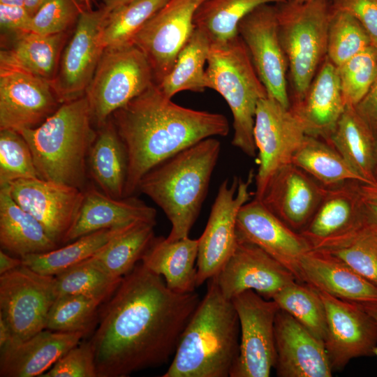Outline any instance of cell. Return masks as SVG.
Here are the masks:
<instances>
[{"mask_svg": "<svg viewBox=\"0 0 377 377\" xmlns=\"http://www.w3.org/2000/svg\"><path fill=\"white\" fill-rule=\"evenodd\" d=\"M200 300L171 290L141 263L99 309L90 342L98 377H126L166 364Z\"/></svg>", "mask_w": 377, "mask_h": 377, "instance_id": "1", "label": "cell"}, {"mask_svg": "<svg viewBox=\"0 0 377 377\" xmlns=\"http://www.w3.org/2000/svg\"><path fill=\"white\" fill-rule=\"evenodd\" d=\"M110 118L128 156L124 197L133 195L143 176L158 164L204 139L226 136L230 130L223 114L179 105L156 83Z\"/></svg>", "mask_w": 377, "mask_h": 377, "instance_id": "2", "label": "cell"}, {"mask_svg": "<svg viewBox=\"0 0 377 377\" xmlns=\"http://www.w3.org/2000/svg\"><path fill=\"white\" fill-rule=\"evenodd\" d=\"M187 323L162 377H228L239 350V321L216 276Z\"/></svg>", "mask_w": 377, "mask_h": 377, "instance_id": "3", "label": "cell"}, {"mask_svg": "<svg viewBox=\"0 0 377 377\" xmlns=\"http://www.w3.org/2000/svg\"><path fill=\"white\" fill-rule=\"evenodd\" d=\"M220 151L215 137L204 139L158 164L140 181L138 191L151 199L171 223L168 241L188 237Z\"/></svg>", "mask_w": 377, "mask_h": 377, "instance_id": "4", "label": "cell"}, {"mask_svg": "<svg viewBox=\"0 0 377 377\" xmlns=\"http://www.w3.org/2000/svg\"><path fill=\"white\" fill-rule=\"evenodd\" d=\"M85 95L61 103L38 127L19 132L28 143L40 178L84 190L87 161L96 138Z\"/></svg>", "mask_w": 377, "mask_h": 377, "instance_id": "5", "label": "cell"}, {"mask_svg": "<svg viewBox=\"0 0 377 377\" xmlns=\"http://www.w3.org/2000/svg\"><path fill=\"white\" fill-rule=\"evenodd\" d=\"M207 88L217 91L228 103L233 118V146L253 157L255 115L258 101L267 95L248 50L238 36L224 43H211L207 68Z\"/></svg>", "mask_w": 377, "mask_h": 377, "instance_id": "6", "label": "cell"}, {"mask_svg": "<svg viewBox=\"0 0 377 377\" xmlns=\"http://www.w3.org/2000/svg\"><path fill=\"white\" fill-rule=\"evenodd\" d=\"M279 38L288 63L290 105L305 95L327 57L331 0H286L274 4Z\"/></svg>", "mask_w": 377, "mask_h": 377, "instance_id": "7", "label": "cell"}, {"mask_svg": "<svg viewBox=\"0 0 377 377\" xmlns=\"http://www.w3.org/2000/svg\"><path fill=\"white\" fill-rule=\"evenodd\" d=\"M154 83L151 66L136 45L105 49L84 94L94 123L101 126Z\"/></svg>", "mask_w": 377, "mask_h": 377, "instance_id": "8", "label": "cell"}, {"mask_svg": "<svg viewBox=\"0 0 377 377\" xmlns=\"http://www.w3.org/2000/svg\"><path fill=\"white\" fill-rule=\"evenodd\" d=\"M57 297L54 276L22 265L0 275V316L10 330L11 342L25 341L45 330Z\"/></svg>", "mask_w": 377, "mask_h": 377, "instance_id": "9", "label": "cell"}, {"mask_svg": "<svg viewBox=\"0 0 377 377\" xmlns=\"http://www.w3.org/2000/svg\"><path fill=\"white\" fill-rule=\"evenodd\" d=\"M231 301L239 318L240 341L230 377H269L276 363L274 324L280 308L252 290Z\"/></svg>", "mask_w": 377, "mask_h": 377, "instance_id": "10", "label": "cell"}, {"mask_svg": "<svg viewBox=\"0 0 377 377\" xmlns=\"http://www.w3.org/2000/svg\"><path fill=\"white\" fill-rule=\"evenodd\" d=\"M306 134L293 111L267 96L257 105L253 138L258 150V169L255 175V198L260 200L272 176L292 163Z\"/></svg>", "mask_w": 377, "mask_h": 377, "instance_id": "11", "label": "cell"}, {"mask_svg": "<svg viewBox=\"0 0 377 377\" xmlns=\"http://www.w3.org/2000/svg\"><path fill=\"white\" fill-rule=\"evenodd\" d=\"M255 175L246 181L225 179L219 186L207 226L198 240L196 286L215 276L229 259L237 243L236 223L240 208L250 200L249 186Z\"/></svg>", "mask_w": 377, "mask_h": 377, "instance_id": "12", "label": "cell"}, {"mask_svg": "<svg viewBox=\"0 0 377 377\" xmlns=\"http://www.w3.org/2000/svg\"><path fill=\"white\" fill-rule=\"evenodd\" d=\"M109 13L103 6L81 12L52 82L61 103L84 96L104 51L101 31Z\"/></svg>", "mask_w": 377, "mask_h": 377, "instance_id": "13", "label": "cell"}, {"mask_svg": "<svg viewBox=\"0 0 377 377\" xmlns=\"http://www.w3.org/2000/svg\"><path fill=\"white\" fill-rule=\"evenodd\" d=\"M237 31L268 96L289 108L288 63L279 38L275 5L256 8L241 20Z\"/></svg>", "mask_w": 377, "mask_h": 377, "instance_id": "14", "label": "cell"}, {"mask_svg": "<svg viewBox=\"0 0 377 377\" xmlns=\"http://www.w3.org/2000/svg\"><path fill=\"white\" fill-rule=\"evenodd\" d=\"M61 104L51 82L0 64V130L20 132L38 127Z\"/></svg>", "mask_w": 377, "mask_h": 377, "instance_id": "15", "label": "cell"}, {"mask_svg": "<svg viewBox=\"0 0 377 377\" xmlns=\"http://www.w3.org/2000/svg\"><path fill=\"white\" fill-rule=\"evenodd\" d=\"M205 1L168 0L135 36L133 44L147 57L156 84L171 71L195 29V13Z\"/></svg>", "mask_w": 377, "mask_h": 377, "instance_id": "16", "label": "cell"}, {"mask_svg": "<svg viewBox=\"0 0 377 377\" xmlns=\"http://www.w3.org/2000/svg\"><path fill=\"white\" fill-rule=\"evenodd\" d=\"M325 308L324 341L332 371H340L353 359L374 355L377 320L368 308L318 290Z\"/></svg>", "mask_w": 377, "mask_h": 377, "instance_id": "17", "label": "cell"}, {"mask_svg": "<svg viewBox=\"0 0 377 377\" xmlns=\"http://www.w3.org/2000/svg\"><path fill=\"white\" fill-rule=\"evenodd\" d=\"M8 185L13 200L40 222L58 246L64 244L80 209L84 190L38 177Z\"/></svg>", "mask_w": 377, "mask_h": 377, "instance_id": "18", "label": "cell"}, {"mask_svg": "<svg viewBox=\"0 0 377 377\" xmlns=\"http://www.w3.org/2000/svg\"><path fill=\"white\" fill-rule=\"evenodd\" d=\"M237 241L255 244L282 264L303 283L302 257L311 247L307 240L270 212L260 200L253 198L239 209L236 223Z\"/></svg>", "mask_w": 377, "mask_h": 377, "instance_id": "19", "label": "cell"}, {"mask_svg": "<svg viewBox=\"0 0 377 377\" xmlns=\"http://www.w3.org/2000/svg\"><path fill=\"white\" fill-rule=\"evenodd\" d=\"M215 276L221 293L230 300L249 290L272 300L283 288L297 281L292 272L262 249L240 241Z\"/></svg>", "mask_w": 377, "mask_h": 377, "instance_id": "20", "label": "cell"}, {"mask_svg": "<svg viewBox=\"0 0 377 377\" xmlns=\"http://www.w3.org/2000/svg\"><path fill=\"white\" fill-rule=\"evenodd\" d=\"M326 187L293 163L269 179L260 199L291 229L300 232L318 208Z\"/></svg>", "mask_w": 377, "mask_h": 377, "instance_id": "21", "label": "cell"}, {"mask_svg": "<svg viewBox=\"0 0 377 377\" xmlns=\"http://www.w3.org/2000/svg\"><path fill=\"white\" fill-rule=\"evenodd\" d=\"M274 336L277 376H332L324 342L281 309L276 316Z\"/></svg>", "mask_w": 377, "mask_h": 377, "instance_id": "22", "label": "cell"}, {"mask_svg": "<svg viewBox=\"0 0 377 377\" xmlns=\"http://www.w3.org/2000/svg\"><path fill=\"white\" fill-rule=\"evenodd\" d=\"M361 182L350 181L326 187L311 219L300 232L311 249H318L351 232L366 219Z\"/></svg>", "mask_w": 377, "mask_h": 377, "instance_id": "23", "label": "cell"}, {"mask_svg": "<svg viewBox=\"0 0 377 377\" xmlns=\"http://www.w3.org/2000/svg\"><path fill=\"white\" fill-rule=\"evenodd\" d=\"M302 281L343 301L377 307V286L337 258L311 249L302 258Z\"/></svg>", "mask_w": 377, "mask_h": 377, "instance_id": "24", "label": "cell"}, {"mask_svg": "<svg viewBox=\"0 0 377 377\" xmlns=\"http://www.w3.org/2000/svg\"><path fill=\"white\" fill-rule=\"evenodd\" d=\"M84 336L45 329L25 341L10 342L0 348V376H41Z\"/></svg>", "mask_w": 377, "mask_h": 377, "instance_id": "25", "label": "cell"}, {"mask_svg": "<svg viewBox=\"0 0 377 377\" xmlns=\"http://www.w3.org/2000/svg\"><path fill=\"white\" fill-rule=\"evenodd\" d=\"M156 209L133 195L114 198L95 187H87L84 189L80 209L64 244L99 230L133 222L156 223Z\"/></svg>", "mask_w": 377, "mask_h": 377, "instance_id": "26", "label": "cell"}, {"mask_svg": "<svg viewBox=\"0 0 377 377\" xmlns=\"http://www.w3.org/2000/svg\"><path fill=\"white\" fill-rule=\"evenodd\" d=\"M290 108L302 122L306 135L328 140L346 105L337 67L327 57L304 97Z\"/></svg>", "mask_w": 377, "mask_h": 377, "instance_id": "27", "label": "cell"}, {"mask_svg": "<svg viewBox=\"0 0 377 377\" xmlns=\"http://www.w3.org/2000/svg\"><path fill=\"white\" fill-rule=\"evenodd\" d=\"M198 240L188 237L176 241L154 237L141 258V263L161 276L166 286L178 293L195 292Z\"/></svg>", "mask_w": 377, "mask_h": 377, "instance_id": "28", "label": "cell"}, {"mask_svg": "<svg viewBox=\"0 0 377 377\" xmlns=\"http://www.w3.org/2000/svg\"><path fill=\"white\" fill-rule=\"evenodd\" d=\"M3 39L7 42L1 50L0 64L20 68L52 83L68 31L52 35L22 31Z\"/></svg>", "mask_w": 377, "mask_h": 377, "instance_id": "29", "label": "cell"}, {"mask_svg": "<svg viewBox=\"0 0 377 377\" xmlns=\"http://www.w3.org/2000/svg\"><path fill=\"white\" fill-rule=\"evenodd\" d=\"M0 244L20 258L59 247L40 222L13 200L8 185L0 186Z\"/></svg>", "mask_w": 377, "mask_h": 377, "instance_id": "30", "label": "cell"}, {"mask_svg": "<svg viewBox=\"0 0 377 377\" xmlns=\"http://www.w3.org/2000/svg\"><path fill=\"white\" fill-rule=\"evenodd\" d=\"M87 163L89 174L103 193L114 198H124L128 156L111 118L98 127Z\"/></svg>", "mask_w": 377, "mask_h": 377, "instance_id": "31", "label": "cell"}, {"mask_svg": "<svg viewBox=\"0 0 377 377\" xmlns=\"http://www.w3.org/2000/svg\"><path fill=\"white\" fill-rule=\"evenodd\" d=\"M327 142L366 184L377 182L374 175L376 136L353 106H346Z\"/></svg>", "mask_w": 377, "mask_h": 377, "instance_id": "32", "label": "cell"}, {"mask_svg": "<svg viewBox=\"0 0 377 377\" xmlns=\"http://www.w3.org/2000/svg\"><path fill=\"white\" fill-rule=\"evenodd\" d=\"M155 225L146 221L128 224L107 245L88 259L111 276L122 279L141 260L155 237Z\"/></svg>", "mask_w": 377, "mask_h": 377, "instance_id": "33", "label": "cell"}, {"mask_svg": "<svg viewBox=\"0 0 377 377\" xmlns=\"http://www.w3.org/2000/svg\"><path fill=\"white\" fill-rule=\"evenodd\" d=\"M292 163L325 187L350 181L366 184L331 145L319 138L306 135Z\"/></svg>", "mask_w": 377, "mask_h": 377, "instance_id": "34", "label": "cell"}, {"mask_svg": "<svg viewBox=\"0 0 377 377\" xmlns=\"http://www.w3.org/2000/svg\"><path fill=\"white\" fill-rule=\"evenodd\" d=\"M211 42L201 30L195 29L178 54L169 73L158 84L169 98L182 91L202 92L206 89L205 65Z\"/></svg>", "mask_w": 377, "mask_h": 377, "instance_id": "35", "label": "cell"}, {"mask_svg": "<svg viewBox=\"0 0 377 377\" xmlns=\"http://www.w3.org/2000/svg\"><path fill=\"white\" fill-rule=\"evenodd\" d=\"M128 225L99 230L54 250L27 255L21 258L22 265L41 274L54 276L92 257Z\"/></svg>", "mask_w": 377, "mask_h": 377, "instance_id": "36", "label": "cell"}, {"mask_svg": "<svg viewBox=\"0 0 377 377\" xmlns=\"http://www.w3.org/2000/svg\"><path fill=\"white\" fill-rule=\"evenodd\" d=\"M286 0H205L195 13V29L203 31L211 43H224L238 36L241 20L256 8Z\"/></svg>", "mask_w": 377, "mask_h": 377, "instance_id": "37", "label": "cell"}, {"mask_svg": "<svg viewBox=\"0 0 377 377\" xmlns=\"http://www.w3.org/2000/svg\"><path fill=\"white\" fill-rule=\"evenodd\" d=\"M316 250L337 258L377 286V223L367 214L355 230Z\"/></svg>", "mask_w": 377, "mask_h": 377, "instance_id": "38", "label": "cell"}, {"mask_svg": "<svg viewBox=\"0 0 377 377\" xmlns=\"http://www.w3.org/2000/svg\"><path fill=\"white\" fill-rule=\"evenodd\" d=\"M168 0H133L110 11L103 23L105 49L133 45L135 36Z\"/></svg>", "mask_w": 377, "mask_h": 377, "instance_id": "39", "label": "cell"}, {"mask_svg": "<svg viewBox=\"0 0 377 377\" xmlns=\"http://www.w3.org/2000/svg\"><path fill=\"white\" fill-rule=\"evenodd\" d=\"M280 309L287 312L320 340L327 332L324 303L316 289L295 281L280 290L272 299Z\"/></svg>", "mask_w": 377, "mask_h": 377, "instance_id": "40", "label": "cell"}, {"mask_svg": "<svg viewBox=\"0 0 377 377\" xmlns=\"http://www.w3.org/2000/svg\"><path fill=\"white\" fill-rule=\"evenodd\" d=\"M54 278L58 297L80 295L101 304L113 295L123 279L111 276L89 259L61 272Z\"/></svg>", "mask_w": 377, "mask_h": 377, "instance_id": "41", "label": "cell"}, {"mask_svg": "<svg viewBox=\"0 0 377 377\" xmlns=\"http://www.w3.org/2000/svg\"><path fill=\"white\" fill-rule=\"evenodd\" d=\"M97 300L80 295L59 296L49 311L45 329L87 335L98 320Z\"/></svg>", "mask_w": 377, "mask_h": 377, "instance_id": "42", "label": "cell"}, {"mask_svg": "<svg viewBox=\"0 0 377 377\" xmlns=\"http://www.w3.org/2000/svg\"><path fill=\"white\" fill-rule=\"evenodd\" d=\"M370 45V38L357 19L347 11L334 9L327 33L329 60L338 67Z\"/></svg>", "mask_w": 377, "mask_h": 377, "instance_id": "43", "label": "cell"}, {"mask_svg": "<svg viewBox=\"0 0 377 377\" xmlns=\"http://www.w3.org/2000/svg\"><path fill=\"white\" fill-rule=\"evenodd\" d=\"M346 106H355L377 75V48L372 45L337 67Z\"/></svg>", "mask_w": 377, "mask_h": 377, "instance_id": "44", "label": "cell"}, {"mask_svg": "<svg viewBox=\"0 0 377 377\" xmlns=\"http://www.w3.org/2000/svg\"><path fill=\"white\" fill-rule=\"evenodd\" d=\"M39 177L30 147L17 131L0 130V186Z\"/></svg>", "mask_w": 377, "mask_h": 377, "instance_id": "45", "label": "cell"}, {"mask_svg": "<svg viewBox=\"0 0 377 377\" xmlns=\"http://www.w3.org/2000/svg\"><path fill=\"white\" fill-rule=\"evenodd\" d=\"M83 9L76 0H47L32 16L29 31L41 35L66 32Z\"/></svg>", "mask_w": 377, "mask_h": 377, "instance_id": "46", "label": "cell"}, {"mask_svg": "<svg viewBox=\"0 0 377 377\" xmlns=\"http://www.w3.org/2000/svg\"><path fill=\"white\" fill-rule=\"evenodd\" d=\"M40 377H98L90 341L71 348Z\"/></svg>", "mask_w": 377, "mask_h": 377, "instance_id": "47", "label": "cell"}, {"mask_svg": "<svg viewBox=\"0 0 377 377\" xmlns=\"http://www.w3.org/2000/svg\"><path fill=\"white\" fill-rule=\"evenodd\" d=\"M334 10L350 13L369 35L371 45L377 48V0H331Z\"/></svg>", "mask_w": 377, "mask_h": 377, "instance_id": "48", "label": "cell"}, {"mask_svg": "<svg viewBox=\"0 0 377 377\" xmlns=\"http://www.w3.org/2000/svg\"><path fill=\"white\" fill-rule=\"evenodd\" d=\"M31 16L25 6L0 3L1 37L8 38L22 31H29Z\"/></svg>", "mask_w": 377, "mask_h": 377, "instance_id": "49", "label": "cell"}, {"mask_svg": "<svg viewBox=\"0 0 377 377\" xmlns=\"http://www.w3.org/2000/svg\"><path fill=\"white\" fill-rule=\"evenodd\" d=\"M357 113L377 135V75L367 94L354 106Z\"/></svg>", "mask_w": 377, "mask_h": 377, "instance_id": "50", "label": "cell"}, {"mask_svg": "<svg viewBox=\"0 0 377 377\" xmlns=\"http://www.w3.org/2000/svg\"><path fill=\"white\" fill-rule=\"evenodd\" d=\"M22 265V259L8 255L3 249L0 251V275L15 269Z\"/></svg>", "mask_w": 377, "mask_h": 377, "instance_id": "51", "label": "cell"}, {"mask_svg": "<svg viewBox=\"0 0 377 377\" xmlns=\"http://www.w3.org/2000/svg\"><path fill=\"white\" fill-rule=\"evenodd\" d=\"M360 187L365 200L377 202V182L374 184L361 183Z\"/></svg>", "mask_w": 377, "mask_h": 377, "instance_id": "52", "label": "cell"}, {"mask_svg": "<svg viewBox=\"0 0 377 377\" xmlns=\"http://www.w3.org/2000/svg\"><path fill=\"white\" fill-rule=\"evenodd\" d=\"M12 334L6 322L0 316V348L12 341Z\"/></svg>", "mask_w": 377, "mask_h": 377, "instance_id": "53", "label": "cell"}, {"mask_svg": "<svg viewBox=\"0 0 377 377\" xmlns=\"http://www.w3.org/2000/svg\"><path fill=\"white\" fill-rule=\"evenodd\" d=\"M47 0H25V8L32 17Z\"/></svg>", "mask_w": 377, "mask_h": 377, "instance_id": "54", "label": "cell"}, {"mask_svg": "<svg viewBox=\"0 0 377 377\" xmlns=\"http://www.w3.org/2000/svg\"><path fill=\"white\" fill-rule=\"evenodd\" d=\"M367 216L377 223V202L365 200Z\"/></svg>", "mask_w": 377, "mask_h": 377, "instance_id": "55", "label": "cell"}, {"mask_svg": "<svg viewBox=\"0 0 377 377\" xmlns=\"http://www.w3.org/2000/svg\"><path fill=\"white\" fill-rule=\"evenodd\" d=\"M103 6L109 12L133 0H102Z\"/></svg>", "mask_w": 377, "mask_h": 377, "instance_id": "56", "label": "cell"}, {"mask_svg": "<svg viewBox=\"0 0 377 377\" xmlns=\"http://www.w3.org/2000/svg\"><path fill=\"white\" fill-rule=\"evenodd\" d=\"M0 3L8 6H25V0H0Z\"/></svg>", "mask_w": 377, "mask_h": 377, "instance_id": "57", "label": "cell"}, {"mask_svg": "<svg viewBox=\"0 0 377 377\" xmlns=\"http://www.w3.org/2000/svg\"><path fill=\"white\" fill-rule=\"evenodd\" d=\"M369 311L377 320V307L369 308ZM374 355L377 357V345L374 350Z\"/></svg>", "mask_w": 377, "mask_h": 377, "instance_id": "58", "label": "cell"}, {"mask_svg": "<svg viewBox=\"0 0 377 377\" xmlns=\"http://www.w3.org/2000/svg\"><path fill=\"white\" fill-rule=\"evenodd\" d=\"M374 175L377 180V135L376 136L375 158H374Z\"/></svg>", "mask_w": 377, "mask_h": 377, "instance_id": "59", "label": "cell"}, {"mask_svg": "<svg viewBox=\"0 0 377 377\" xmlns=\"http://www.w3.org/2000/svg\"><path fill=\"white\" fill-rule=\"evenodd\" d=\"M290 1H297V2H303V1H311V0H290Z\"/></svg>", "mask_w": 377, "mask_h": 377, "instance_id": "60", "label": "cell"}]
</instances>
